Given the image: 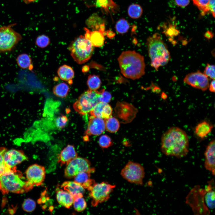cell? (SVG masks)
Masks as SVG:
<instances>
[{"label":"cell","instance_id":"681fc988","mask_svg":"<svg viewBox=\"0 0 215 215\" xmlns=\"http://www.w3.org/2000/svg\"><path fill=\"white\" fill-rule=\"evenodd\" d=\"M205 37L208 39H211L213 38L214 35L212 33L209 31H207L204 34Z\"/></svg>","mask_w":215,"mask_h":215},{"label":"cell","instance_id":"f6af8a7d","mask_svg":"<svg viewBox=\"0 0 215 215\" xmlns=\"http://www.w3.org/2000/svg\"><path fill=\"white\" fill-rule=\"evenodd\" d=\"M176 4L180 7H185L189 3L190 0H175Z\"/></svg>","mask_w":215,"mask_h":215},{"label":"cell","instance_id":"7a4b0ae2","mask_svg":"<svg viewBox=\"0 0 215 215\" xmlns=\"http://www.w3.org/2000/svg\"><path fill=\"white\" fill-rule=\"evenodd\" d=\"M121 72L125 77L139 79L145 73L144 57L134 50L123 52L118 58Z\"/></svg>","mask_w":215,"mask_h":215},{"label":"cell","instance_id":"277c9868","mask_svg":"<svg viewBox=\"0 0 215 215\" xmlns=\"http://www.w3.org/2000/svg\"><path fill=\"white\" fill-rule=\"evenodd\" d=\"M33 188L16 167L0 176V191L3 194L9 192L23 193Z\"/></svg>","mask_w":215,"mask_h":215},{"label":"cell","instance_id":"7bdbcfd3","mask_svg":"<svg viewBox=\"0 0 215 215\" xmlns=\"http://www.w3.org/2000/svg\"><path fill=\"white\" fill-rule=\"evenodd\" d=\"M179 33V31L173 26L169 27L165 32L166 35L171 37L176 36Z\"/></svg>","mask_w":215,"mask_h":215},{"label":"cell","instance_id":"7dc6e473","mask_svg":"<svg viewBox=\"0 0 215 215\" xmlns=\"http://www.w3.org/2000/svg\"><path fill=\"white\" fill-rule=\"evenodd\" d=\"M104 35H106L108 38L111 39L114 37L115 34L112 31L110 30H108L106 32H105Z\"/></svg>","mask_w":215,"mask_h":215},{"label":"cell","instance_id":"ac0fdd59","mask_svg":"<svg viewBox=\"0 0 215 215\" xmlns=\"http://www.w3.org/2000/svg\"><path fill=\"white\" fill-rule=\"evenodd\" d=\"M77 156V153L74 146L72 145H68L62 150L59 154L58 162L61 165H67Z\"/></svg>","mask_w":215,"mask_h":215},{"label":"cell","instance_id":"e0dca14e","mask_svg":"<svg viewBox=\"0 0 215 215\" xmlns=\"http://www.w3.org/2000/svg\"><path fill=\"white\" fill-rule=\"evenodd\" d=\"M112 109L108 103L99 102L90 112V116L106 119L111 116Z\"/></svg>","mask_w":215,"mask_h":215},{"label":"cell","instance_id":"8992f818","mask_svg":"<svg viewBox=\"0 0 215 215\" xmlns=\"http://www.w3.org/2000/svg\"><path fill=\"white\" fill-rule=\"evenodd\" d=\"M100 91L88 90L85 91L75 102L73 107L75 111L81 115L89 113L100 102Z\"/></svg>","mask_w":215,"mask_h":215},{"label":"cell","instance_id":"4dcf8cb0","mask_svg":"<svg viewBox=\"0 0 215 215\" xmlns=\"http://www.w3.org/2000/svg\"><path fill=\"white\" fill-rule=\"evenodd\" d=\"M143 9L141 6L136 4H132L128 7V13L129 16L133 19H138L142 15Z\"/></svg>","mask_w":215,"mask_h":215},{"label":"cell","instance_id":"836d02e7","mask_svg":"<svg viewBox=\"0 0 215 215\" xmlns=\"http://www.w3.org/2000/svg\"><path fill=\"white\" fill-rule=\"evenodd\" d=\"M7 150V149L5 147H0V176L10 172L13 168L8 167L4 162V155Z\"/></svg>","mask_w":215,"mask_h":215},{"label":"cell","instance_id":"f546056e","mask_svg":"<svg viewBox=\"0 0 215 215\" xmlns=\"http://www.w3.org/2000/svg\"><path fill=\"white\" fill-rule=\"evenodd\" d=\"M105 129L111 133L116 132L119 128V121L116 118L112 116L105 119Z\"/></svg>","mask_w":215,"mask_h":215},{"label":"cell","instance_id":"f35d334b","mask_svg":"<svg viewBox=\"0 0 215 215\" xmlns=\"http://www.w3.org/2000/svg\"><path fill=\"white\" fill-rule=\"evenodd\" d=\"M36 207L35 202L33 200L27 199L24 200L22 205L23 210L27 212H31L34 210Z\"/></svg>","mask_w":215,"mask_h":215},{"label":"cell","instance_id":"7402d4cb","mask_svg":"<svg viewBox=\"0 0 215 215\" xmlns=\"http://www.w3.org/2000/svg\"><path fill=\"white\" fill-rule=\"evenodd\" d=\"M91 173L87 172L79 173L74 177V181L88 189L96 183L94 179H90Z\"/></svg>","mask_w":215,"mask_h":215},{"label":"cell","instance_id":"52a82bcc","mask_svg":"<svg viewBox=\"0 0 215 215\" xmlns=\"http://www.w3.org/2000/svg\"><path fill=\"white\" fill-rule=\"evenodd\" d=\"M15 25L0 27V53L11 51L22 40L21 35L12 28Z\"/></svg>","mask_w":215,"mask_h":215},{"label":"cell","instance_id":"5b68a950","mask_svg":"<svg viewBox=\"0 0 215 215\" xmlns=\"http://www.w3.org/2000/svg\"><path fill=\"white\" fill-rule=\"evenodd\" d=\"M68 48L73 59L79 64L88 61L92 56L93 51V46L90 40L82 35L73 41Z\"/></svg>","mask_w":215,"mask_h":215},{"label":"cell","instance_id":"603a6c76","mask_svg":"<svg viewBox=\"0 0 215 215\" xmlns=\"http://www.w3.org/2000/svg\"><path fill=\"white\" fill-rule=\"evenodd\" d=\"M213 126L208 122L203 121L199 123L196 126L195 133L200 139L205 137L211 132Z\"/></svg>","mask_w":215,"mask_h":215},{"label":"cell","instance_id":"e575fe53","mask_svg":"<svg viewBox=\"0 0 215 215\" xmlns=\"http://www.w3.org/2000/svg\"><path fill=\"white\" fill-rule=\"evenodd\" d=\"M74 209L77 212H81L86 208V202L83 196L74 198L73 204Z\"/></svg>","mask_w":215,"mask_h":215},{"label":"cell","instance_id":"7c38bea8","mask_svg":"<svg viewBox=\"0 0 215 215\" xmlns=\"http://www.w3.org/2000/svg\"><path fill=\"white\" fill-rule=\"evenodd\" d=\"M46 174L44 167L37 164L30 166L25 172L26 179L30 185L39 186L44 181Z\"/></svg>","mask_w":215,"mask_h":215},{"label":"cell","instance_id":"9a60e30c","mask_svg":"<svg viewBox=\"0 0 215 215\" xmlns=\"http://www.w3.org/2000/svg\"><path fill=\"white\" fill-rule=\"evenodd\" d=\"M27 158L21 150L16 149L7 150L4 155V159L7 165L13 168L16 165L27 159Z\"/></svg>","mask_w":215,"mask_h":215},{"label":"cell","instance_id":"ffe728a7","mask_svg":"<svg viewBox=\"0 0 215 215\" xmlns=\"http://www.w3.org/2000/svg\"><path fill=\"white\" fill-rule=\"evenodd\" d=\"M56 198L57 202L61 205L67 208H69L73 205L74 197L66 191L57 188L56 191Z\"/></svg>","mask_w":215,"mask_h":215},{"label":"cell","instance_id":"1f68e13d","mask_svg":"<svg viewBox=\"0 0 215 215\" xmlns=\"http://www.w3.org/2000/svg\"><path fill=\"white\" fill-rule=\"evenodd\" d=\"M87 84L89 90H96L100 87L101 81L98 75H90L88 77Z\"/></svg>","mask_w":215,"mask_h":215},{"label":"cell","instance_id":"74e56055","mask_svg":"<svg viewBox=\"0 0 215 215\" xmlns=\"http://www.w3.org/2000/svg\"><path fill=\"white\" fill-rule=\"evenodd\" d=\"M99 144L101 148H105L112 146L113 143L111 139L109 136L104 135L99 138Z\"/></svg>","mask_w":215,"mask_h":215},{"label":"cell","instance_id":"44dd1931","mask_svg":"<svg viewBox=\"0 0 215 215\" xmlns=\"http://www.w3.org/2000/svg\"><path fill=\"white\" fill-rule=\"evenodd\" d=\"M208 185L205 189L204 197L206 204L208 208L213 209L215 208V193L214 180L208 181Z\"/></svg>","mask_w":215,"mask_h":215},{"label":"cell","instance_id":"5bb4252c","mask_svg":"<svg viewBox=\"0 0 215 215\" xmlns=\"http://www.w3.org/2000/svg\"><path fill=\"white\" fill-rule=\"evenodd\" d=\"M105 129V121L101 118L92 116L89 117V120L87 129L85 133L84 140H88V136H98L102 134Z\"/></svg>","mask_w":215,"mask_h":215},{"label":"cell","instance_id":"816d5d0a","mask_svg":"<svg viewBox=\"0 0 215 215\" xmlns=\"http://www.w3.org/2000/svg\"><path fill=\"white\" fill-rule=\"evenodd\" d=\"M161 97L163 99H165L167 98V96L165 93L163 92L161 94Z\"/></svg>","mask_w":215,"mask_h":215},{"label":"cell","instance_id":"3957f363","mask_svg":"<svg viewBox=\"0 0 215 215\" xmlns=\"http://www.w3.org/2000/svg\"><path fill=\"white\" fill-rule=\"evenodd\" d=\"M147 45L151 65L156 70L166 65L171 59L167 47L160 35L156 33L147 39Z\"/></svg>","mask_w":215,"mask_h":215},{"label":"cell","instance_id":"bcb514c9","mask_svg":"<svg viewBox=\"0 0 215 215\" xmlns=\"http://www.w3.org/2000/svg\"><path fill=\"white\" fill-rule=\"evenodd\" d=\"M88 7H95V0H81Z\"/></svg>","mask_w":215,"mask_h":215},{"label":"cell","instance_id":"ba28073f","mask_svg":"<svg viewBox=\"0 0 215 215\" xmlns=\"http://www.w3.org/2000/svg\"><path fill=\"white\" fill-rule=\"evenodd\" d=\"M115 187V185L104 181L100 183H95L87 189L89 191V196L92 199L91 205L96 207L99 204L108 200Z\"/></svg>","mask_w":215,"mask_h":215},{"label":"cell","instance_id":"484cf974","mask_svg":"<svg viewBox=\"0 0 215 215\" xmlns=\"http://www.w3.org/2000/svg\"><path fill=\"white\" fill-rule=\"evenodd\" d=\"M104 32L99 30L90 31L89 39L93 47H99L103 46L105 41Z\"/></svg>","mask_w":215,"mask_h":215},{"label":"cell","instance_id":"d590c367","mask_svg":"<svg viewBox=\"0 0 215 215\" xmlns=\"http://www.w3.org/2000/svg\"><path fill=\"white\" fill-rule=\"evenodd\" d=\"M210 0H192L195 5L201 12V14L204 16L209 13L208 5Z\"/></svg>","mask_w":215,"mask_h":215},{"label":"cell","instance_id":"b9f144b4","mask_svg":"<svg viewBox=\"0 0 215 215\" xmlns=\"http://www.w3.org/2000/svg\"><path fill=\"white\" fill-rule=\"evenodd\" d=\"M111 99V95L108 92L103 89L100 90L99 97L100 102L108 103L110 102Z\"/></svg>","mask_w":215,"mask_h":215},{"label":"cell","instance_id":"c3c4849f","mask_svg":"<svg viewBox=\"0 0 215 215\" xmlns=\"http://www.w3.org/2000/svg\"><path fill=\"white\" fill-rule=\"evenodd\" d=\"M215 81L214 80H213L209 85L208 88L209 90L211 92H215Z\"/></svg>","mask_w":215,"mask_h":215},{"label":"cell","instance_id":"d6986e66","mask_svg":"<svg viewBox=\"0 0 215 215\" xmlns=\"http://www.w3.org/2000/svg\"><path fill=\"white\" fill-rule=\"evenodd\" d=\"M61 187L71 194L74 198L83 196V194L85 192V189L74 181L64 182L62 184Z\"/></svg>","mask_w":215,"mask_h":215},{"label":"cell","instance_id":"cb8c5ba5","mask_svg":"<svg viewBox=\"0 0 215 215\" xmlns=\"http://www.w3.org/2000/svg\"><path fill=\"white\" fill-rule=\"evenodd\" d=\"M95 6L100 7L106 13H115L119 10L118 5L113 0H95Z\"/></svg>","mask_w":215,"mask_h":215},{"label":"cell","instance_id":"f5cc1de1","mask_svg":"<svg viewBox=\"0 0 215 215\" xmlns=\"http://www.w3.org/2000/svg\"><path fill=\"white\" fill-rule=\"evenodd\" d=\"M24 1L26 3H29L32 2L36 1L39 0H24Z\"/></svg>","mask_w":215,"mask_h":215},{"label":"cell","instance_id":"9c48e42d","mask_svg":"<svg viewBox=\"0 0 215 215\" xmlns=\"http://www.w3.org/2000/svg\"><path fill=\"white\" fill-rule=\"evenodd\" d=\"M144 168L140 164L130 161L122 169L120 174L129 182L139 185L143 184L145 176Z\"/></svg>","mask_w":215,"mask_h":215},{"label":"cell","instance_id":"ee69618b","mask_svg":"<svg viewBox=\"0 0 215 215\" xmlns=\"http://www.w3.org/2000/svg\"><path fill=\"white\" fill-rule=\"evenodd\" d=\"M209 13H211L213 17H215V0H210L208 5Z\"/></svg>","mask_w":215,"mask_h":215},{"label":"cell","instance_id":"30bf717a","mask_svg":"<svg viewBox=\"0 0 215 215\" xmlns=\"http://www.w3.org/2000/svg\"><path fill=\"white\" fill-rule=\"evenodd\" d=\"M64 170L65 176L67 178H74L79 173L87 172L90 173L95 171L87 159L79 157L74 159L66 165Z\"/></svg>","mask_w":215,"mask_h":215},{"label":"cell","instance_id":"f907efd6","mask_svg":"<svg viewBox=\"0 0 215 215\" xmlns=\"http://www.w3.org/2000/svg\"><path fill=\"white\" fill-rule=\"evenodd\" d=\"M88 70V67L87 65L84 66L82 69V70L83 72H86Z\"/></svg>","mask_w":215,"mask_h":215},{"label":"cell","instance_id":"f1b7e54d","mask_svg":"<svg viewBox=\"0 0 215 215\" xmlns=\"http://www.w3.org/2000/svg\"><path fill=\"white\" fill-rule=\"evenodd\" d=\"M70 90L68 85L63 82L56 85L53 87V91L56 96L61 98L66 97Z\"/></svg>","mask_w":215,"mask_h":215},{"label":"cell","instance_id":"ab89813d","mask_svg":"<svg viewBox=\"0 0 215 215\" xmlns=\"http://www.w3.org/2000/svg\"><path fill=\"white\" fill-rule=\"evenodd\" d=\"M68 121V119L67 116L64 115H61L56 119L55 124L58 128L62 129L66 126Z\"/></svg>","mask_w":215,"mask_h":215},{"label":"cell","instance_id":"6da1fadb","mask_svg":"<svg viewBox=\"0 0 215 215\" xmlns=\"http://www.w3.org/2000/svg\"><path fill=\"white\" fill-rule=\"evenodd\" d=\"M189 147L188 136L179 127H171L162 136L161 150L166 156L182 158L188 154Z\"/></svg>","mask_w":215,"mask_h":215},{"label":"cell","instance_id":"2e32d148","mask_svg":"<svg viewBox=\"0 0 215 215\" xmlns=\"http://www.w3.org/2000/svg\"><path fill=\"white\" fill-rule=\"evenodd\" d=\"M204 166L213 175L215 174V141L211 140L207 146L204 153Z\"/></svg>","mask_w":215,"mask_h":215},{"label":"cell","instance_id":"8d00e7d4","mask_svg":"<svg viewBox=\"0 0 215 215\" xmlns=\"http://www.w3.org/2000/svg\"><path fill=\"white\" fill-rule=\"evenodd\" d=\"M50 43L49 38L44 35H42L38 36L35 41L36 45L38 47L42 48L47 47Z\"/></svg>","mask_w":215,"mask_h":215},{"label":"cell","instance_id":"4316f807","mask_svg":"<svg viewBox=\"0 0 215 215\" xmlns=\"http://www.w3.org/2000/svg\"><path fill=\"white\" fill-rule=\"evenodd\" d=\"M16 60L18 66L22 69H32L33 67L31 58L27 53L20 54L17 56Z\"/></svg>","mask_w":215,"mask_h":215},{"label":"cell","instance_id":"d4e9b609","mask_svg":"<svg viewBox=\"0 0 215 215\" xmlns=\"http://www.w3.org/2000/svg\"><path fill=\"white\" fill-rule=\"evenodd\" d=\"M57 73L59 78L62 80L68 82L70 84L74 76V72L70 66L64 64L58 69Z\"/></svg>","mask_w":215,"mask_h":215},{"label":"cell","instance_id":"83f0119b","mask_svg":"<svg viewBox=\"0 0 215 215\" xmlns=\"http://www.w3.org/2000/svg\"><path fill=\"white\" fill-rule=\"evenodd\" d=\"M103 24H105L104 20L96 13L91 15L86 21V25L94 30H98Z\"/></svg>","mask_w":215,"mask_h":215},{"label":"cell","instance_id":"8fae6325","mask_svg":"<svg viewBox=\"0 0 215 215\" xmlns=\"http://www.w3.org/2000/svg\"><path fill=\"white\" fill-rule=\"evenodd\" d=\"M137 110L127 102H118L114 109V115L119 122L127 123L131 122L136 116Z\"/></svg>","mask_w":215,"mask_h":215},{"label":"cell","instance_id":"d6a6232c","mask_svg":"<svg viewBox=\"0 0 215 215\" xmlns=\"http://www.w3.org/2000/svg\"><path fill=\"white\" fill-rule=\"evenodd\" d=\"M130 27V24L125 19L122 18L116 22L115 28L116 32L120 34L126 33Z\"/></svg>","mask_w":215,"mask_h":215},{"label":"cell","instance_id":"4fadbf2b","mask_svg":"<svg viewBox=\"0 0 215 215\" xmlns=\"http://www.w3.org/2000/svg\"><path fill=\"white\" fill-rule=\"evenodd\" d=\"M184 82L194 88L203 91L208 88L209 85L208 77L199 71L186 75L184 78Z\"/></svg>","mask_w":215,"mask_h":215},{"label":"cell","instance_id":"60d3db41","mask_svg":"<svg viewBox=\"0 0 215 215\" xmlns=\"http://www.w3.org/2000/svg\"><path fill=\"white\" fill-rule=\"evenodd\" d=\"M215 66L214 65L207 64L204 72V74L207 77L214 80L215 77Z\"/></svg>","mask_w":215,"mask_h":215}]
</instances>
